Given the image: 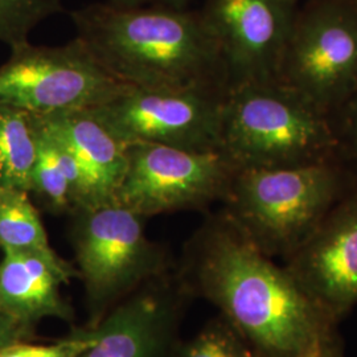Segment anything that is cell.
Listing matches in <instances>:
<instances>
[{
    "label": "cell",
    "instance_id": "obj_7",
    "mask_svg": "<svg viewBox=\"0 0 357 357\" xmlns=\"http://www.w3.org/2000/svg\"><path fill=\"white\" fill-rule=\"evenodd\" d=\"M0 66V102L35 115L89 110L125 89L76 38L64 45L29 41L11 48Z\"/></svg>",
    "mask_w": 357,
    "mask_h": 357
},
{
    "label": "cell",
    "instance_id": "obj_14",
    "mask_svg": "<svg viewBox=\"0 0 357 357\" xmlns=\"http://www.w3.org/2000/svg\"><path fill=\"white\" fill-rule=\"evenodd\" d=\"M35 116L81 168L88 192L86 206L114 200L128 167V146L118 141L90 109Z\"/></svg>",
    "mask_w": 357,
    "mask_h": 357
},
{
    "label": "cell",
    "instance_id": "obj_2",
    "mask_svg": "<svg viewBox=\"0 0 357 357\" xmlns=\"http://www.w3.org/2000/svg\"><path fill=\"white\" fill-rule=\"evenodd\" d=\"M70 19L77 38L122 84L228 90L221 54L200 13L98 3L73 11Z\"/></svg>",
    "mask_w": 357,
    "mask_h": 357
},
{
    "label": "cell",
    "instance_id": "obj_15",
    "mask_svg": "<svg viewBox=\"0 0 357 357\" xmlns=\"http://www.w3.org/2000/svg\"><path fill=\"white\" fill-rule=\"evenodd\" d=\"M38 151L35 115L0 102V184L31 192Z\"/></svg>",
    "mask_w": 357,
    "mask_h": 357
},
{
    "label": "cell",
    "instance_id": "obj_9",
    "mask_svg": "<svg viewBox=\"0 0 357 357\" xmlns=\"http://www.w3.org/2000/svg\"><path fill=\"white\" fill-rule=\"evenodd\" d=\"M115 200L143 217L204 209L224 202L238 167L222 150L131 144Z\"/></svg>",
    "mask_w": 357,
    "mask_h": 357
},
{
    "label": "cell",
    "instance_id": "obj_8",
    "mask_svg": "<svg viewBox=\"0 0 357 357\" xmlns=\"http://www.w3.org/2000/svg\"><path fill=\"white\" fill-rule=\"evenodd\" d=\"M227 90L126 86L90 109L125 146L160 144L196 151L221 150Z\"/></svg>",
    "mask_w": 357,
    "mask_h": 357
},
{
    "label": "cell",
    "instance_id": "obj_6",
    "mask_svg": "<svg viewBox=\"0 0 357 357\" xmlns=\"http://www.w3.org/2000/svg\"><path fill=\"white\" fill-rule=\"evenodd\" d=\"M278 81L326 114L357 89L356 0H318L296 13Z\"/></svg>",
    "mask_w": 357,
    "mask_h": 357
},
{
    "label": "cell",
    "instance_id": "obj_17",
    "mask_svg": "<svg viewBox=\"0 0 357 357\" xmlns=\"http://www.w3.org/2000/svg\"><path fill=\"white\" fill-rule=\"evenodd\" d=\"M36 119V116H35ZM38 151L32 172L31 192L53 215H72L76 211V199L70 181L59 159L56 147L38 125Z\"/></svg>",
    "mask_w": 357,
    "mask_h": 357
},
{
    "label": "cell",
    "instance_id": "obj_22",
    "mask_svg": "<svg viewBox=\"0 0 357 357\" xmlns=\"http://www.w3.org/2000/svg\"><path fill=\"white\" fill-rule=\"evenodd\" d=\"M343 109L345 110V134L348 146L357 162V89Z\"/></svg>",
    "mask_w": 357,
    "mask_h": 357
},
{
    "label": "cell",
    "instance_id": "obj_21",
    "mask_svg": "<svg viewBox=\"0 0 357 357\" xmlns=\"http://www.w3.org/2000/svg\"><path fill=\"white\" fill-rule=\"evenodd\" d=\"M33 335L32 330L19 324L0 308V349L6 345L20 340H29Z\"/></svg>",
    "mask_w": 357,
    "mask_h": 357
},
{
    "label": "cell",
    "instance_id": "obj_19",
    "mask_svg": "<svg viewBox=\"0 0 357 357\" xmlns=\"http://www.w3.org/2000/svg\"><path fill=\"white\" fill-rule=\"evenodd\" d=\"M63 11V0H0V41L11 48L28 41L33 28Z\"/></svg>",
    "mask_w": 357,
    "mask_h": 357
},
{
    "label": "cell",
    "instance_id": "obj_13",
    "mask_svg": "<svg viewBox=\"0 0 357 357\" xmlns=\"http://www.w3.org/2000/svg\"><path fill=\"white\" fill-rule=\"evenodd\" d=\"M73 278H77L76 268L59 255L3 252L0 308L32 331L43 319L72 323L75 311L61 289Z\"/></svg>",
    "mask_w": 357,
    "mask_h": 357
},
{
    "label": "cell",
    "instance_id": "obj_10",
    "mask_svg": "<svg viewBox=\"0 0 357 357\" xmlns=\"http://www.w3.org/2000/svg\"><path fill=\"white\" fill-rule=\"evenodd\" d=\"M296 0H206L200 15L215 38L228 89L277 81Z\"/></svg>",
    "mask_w": 357,
    "mask_h": 357
},
{
    "label": "cell",
    "instance_id": "obj_3",
    "mask_svg": "<svg viewBox=\"0 0 357 357\" xmlns=\"http://www.w3.org/2000/svg\"><path fill=\"white\" fill-rule=\"evenodd\" d=\"M349 192L343 171L331 160L241 168L222 211L264 255L286 261Z\"/></svg>",
    "mask_w": 357,
    "mask_h": 357
},
{
    "label": "cell",
    "instance_id": "obj_1",
    "mask_svg": "<svg viewBox=\"0 0 357 357\" xmlns=\"http://www.w3.org/2000/svg\"><path fill=\"white\" fill-rule=\"evenodd\" d=\"M178 278L218 308L259 357H343L339 323L221 211L185 245Z\"/></svg>",
    "mask_w": 357,
    "mask_h": 357
},
{
    "label": "cell",
    "instance_id": "obj_4",
    "mask_svg": "<svg viewBox=\"0 0 357 357\" xmlns=\"http://www.w3.org/2000/svg\"><path fill=\"white\" fill-rule=\"evenodd\" d=\"M339 144L328 114L278 79L227 90L221 150L238 169L327 162Z\"/></svg>",
    "mask_w": 357,
    "mask_h": 357
},
{
    "label": "cell",
    "instance_id": "obj_20",
    "mask_svg": "<svg viewBox=\"0 0 357 357\" xmlns=\"http://www.w3.org/2000/svg\"><path fill=\"white\" fill-rule=\"evenodd\" d=\"M97 339V328L86 326L77 328L52 343H29V340H20L6 345L0 349V357H77Z\"/></svg>",
    "mask_w": 357,
    "mask_h": 357
},
{
    "label": "cell",
    "instance_id": "obj_16",
    "mask_svg": "<svg viewBox=\"0 0 357 357\" xmlns=\"http://www.w3.org/2000/svg\"><path fill=\"white\" fill-rule=\"evenodd\" d=\"M0 250L57 255L29 192L0 184Z\"/></svg>",
    "mask_w": 357,
    "mask_h": 357
},
{
    "label": "cell",
    "instance_id": "obj_12",
    "mask_svg": "<svg viewBox=\"0 0 357 357\" xmlns=\"http://www.w3.org/2000/svg\"><path fill=\"white\" fill-rule=\"evenodd\" d=\"M283 265L307 296L340 324L357 306V191L335 205Z\"/></svg>",
    "mask_w": 357,
    "mask_h": 357
},
{
    "label": "cell",
    "instance_id": "obj_23",
    "mask_svg": "<svg viewBox=\"0 0 357 357\" xmlns=\"http://www.w3.org/2000/svg\"><path fill=\"white\" fill-rule=\"evenodd\" d=\"M191 0H107L109 4L116 7H169L184 10Z\"/></svg>",
    "mask_w": 357,
    "mask_h": 357
},
{
    "label": "cell",
    "instance_id": "obj_5",
    "mask_svg": "<svg viewBox=\"0 0 357 357\" xmlns=\"http://www.w3.org/2000/svg\"><path fill=\"white\" fill-rule=\"evenodd\" d=\"M70 217L88 326L98 324L131 294L171 270L166 250L146 233L147 218L118 200L81 208Z\"/></svg>",
    "mask_w": 357,
    "mask_h": 357
},
{
    "label": "cell",
    "instance_id": "obj_24",
    "mask_svg": "<svg viewBox=\"0 0 357 357\" xmlns=\"http://www.w3.org/2000/svg\"><path fill=\"white\" fill-rule=\"evenodd\" d=\"M356 3H357V0H356Z\"/></svg>",
    "mask_w": 357,
    "mask_h": 357
},
{
    "label": "cell",
    "instance_id": "obj_11",
    "mask_svg": "<svg viewBox=\"0 0 357 357\" xmlns=\"http://www.w3.org/2000/svg\"><path fill=\"white\" fill-rule=\"evenodd\" d=\"M192 298L171 270L147 282L98 324L97 339L77 357H171Z\"/></svg>",
    "mask_w": 357,
    "mask_h": 357
},
{
    "label": "cell",
    "instance_id": "obj_18",
    "mask_svg": "<svg viewBox=\"0 0 357 357\" xmlns=\"http://www.w3.org/2000/svg\"><path fill=\"white\" fill-rule=\"evenodd\" d=\"M171 357H259L222 315L206 321L188 340H178Z\"/></svg>",
    "mask_w": 357,
    "mask_h": 357
}]
</instances>
